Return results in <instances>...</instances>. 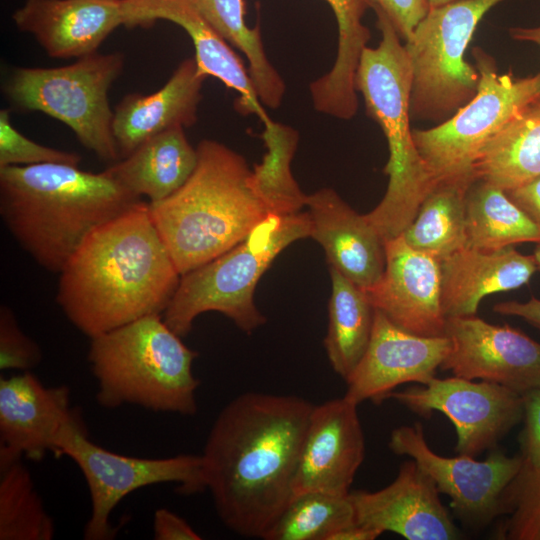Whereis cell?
Listing matches in <instances>:
<instances>
[{"mask_svg":"<svg viewBox=\"0 0 540 540\" xmlns=\"http://www.w3.org/2000/svg\"><path fill=\"white\" fill-rule=\"evenodd\" d=\"M313 407L299 396L250 391L220 411L201 456L206 489L229 530L263 538L282 514Z\"/></svg>","mask_w":540,"mask_h":540,"instance_id":"1","label":"cell"},{"mask_svg":"<svg viewBox=\"0 0 540 540\" xmlns=\"http://www.w3.org/2000/svg\"><path fill=\"white\" fill-rule=\"evenodd\" d=\"M59 275L57 303L90 338L163 314L181 278L145 201L95 228Z\"/></svg>","mask_w":540,"mask_h":540,"instance_id":"2","label":"cell"},{"mask_svg":"<svg viewBox=\"0 0 540 540\" xmlns=\"http://www.w3.org/2000/svg\"><path fill=\"white\" fill-rule=\"evenodd\" d=\"M142 198L105 170L43 163L0 167V215L18 244L43 268L59 273L98 226Z\"/></svg>","mask_w":540,"mask_h":540,"instance_id":"3","label":"cell"},{"mask_svg":"<svg viewBox=\"0 0 540 540\" xmlns=\"http://www.w3.org/2000/svg\"><path fill=\"white\" fill-rule=\"evenodd\" d=\"M189 179L173 194L148 202L153 222L181 275L243 241L269 214L253 192L245 158L203 139Z\"/></svg>","mask_w":540,"mask_h":540,"instance_id":"4","label":"cell"},{"mask_svg":"<svg viewBox=\"0 0 540 540\" xmlns=\"http://www.w3.org/2000/svg\"><path fill=\"white\" fill-rule=\"evenodd\" d=\"M381 41L366 47L356 74L355 89L363 96L367 114L380 126L388 144L384 173L389 177L380 203L365 217L383 241L401 235L437 183L413 139L410 127L411 65L404 44L379 10Z\"/></svg>","mask_w":540,"mask_h":540,"instance_id":"5","label":"cell"},{"mask_svg":"<svg viewBox=\"0 0 540 540\" xmlns=\"http://www.w3.org/2000/svg\"><path fill=\"white\" fill-rule=\"evenodd\" d=\"M88 362L96 401L106 408L136 405L153 412L193 416L199 380L187 347L162 314L139 318L90 338Z\"/></svg>","mask_w":540,"mask_h":540,"instance_id":"6","label":"cell"},{"mask_svg":"<svg viewBox=\"0 0 540 540\" xmlns=\"http://www.w3.org/2000/svg\"><path fill=\"white\" fill-rule=\"evenodd\" d=\"M308 212L267 216L240 243L181 275L163 312L166 324L187 335L202 313L215 311L251 333L266 322L254 302L256 285L274 259L291 243L310 237Z\"/></svg>","mask_w":540,"mask_h":540,"instance_id":"7","label":"cell"},{"mask_svg":"<svg viewBox=\"0 0 540 540\" xmlns=\"http://www.w3.org/2000/svg\"><path fill=\"white\" fill-rule=\"evenodd\" d=\"M123 67L122 54L98 52L65 66L18 67L7 77L4 94L19 109L61 121L86 149L112 164L121 156L108 93Z\"/></svg>","mask_w":540,"mask_h":540,"instance_id":"8","label":"cell"},{"mask_svg":"<svg viewBox=\"0 0 540 540\" xmlns=\"http://www.w3.org/2000/svg\"><path fill=\"white\" fill-rule=\"evenodd\" d=\"M505 0H458L430 7L404 46L412 73L410 116L442 123L476 94L480 76L465 59L483 17Z\"/></svg>","mask_w":540,"mask_h":540,"instance_id":"9","label":"cell"},{"mask_svg":"<svg viewBox=\"0 0 540 540\" xmlns=\"http://www.w3.org/2000/svg\"><path fill=\"white\" fill-rule=\"evenodd\" d=\"M480 80L475 96L453 116L429 129H414L413 139L433 179L475 178L484 148L528 104L540 98V73L518 78L499 74L495 59L473 49Z\"/></svg>","mask_w":540,"mask_h":540,"instance_id":"10","label":"cell"},{"mask_svg":"<svg viewBox=\"0 0 540 540\" xmlns=\"http://www.w3.org/2000/svg\"><path fill=\"white\" fill-rule=\"evenodd\" d=\"M55 456L71 458L86 480L91 499L83 533L86 540L114 538L111 514L123 498L138 489L161 483H175L184 494L206 489L201 455L140 458L111 452L89 439L77 411L57 439Z\"/></svg>","mask_w":540,"mask_h":540,"instance_id":"11","label":"cell"},{"mask_svg":"<svg viewBox=\"0 0 540 540\" xmlns=\"http://www.w3.org/2000/svg\"><path fill=\"white\" fill-rule=\"evenodd\" d=\"M389 398L425 418L434 411L444 414L456 431L455 452L471 457L494 449L524 414L522 394L457 376L434 377L425 385L393 391Z\"/></svg>","mask_w":540,"mask_h":540,"instance_id":"12","label":"cell"},{"mask_svg":"<svg viewBox=\"0 0 540 540\" xmlns=\"http://www.w3.org/2000/svg\"><path fill=\"white\" fill-rule=\"evenodd\" d=\"M388 446L396 455L413 459L450 498L455 515L472 527L485 526L501 515L503 495L524 463L521 454L508 456L497 449L483 461L439 455L428 445L420 422L392 430Z\"/></svg>","mask_w":540,"mask_h":540,"instance_id":"13","label":"cell"},{"mask_svg":"<svg viewBox=\"0 0 540 540\" xmlns=\"http://www.w3.org/2000/svg\"><path fill=\"white\" fill-rule=\"evenodd\" d=\"M445 335L451 349L442 370L519 394L540 388V343L521 330L470 315L446 318Z\"/></svg>","mask_w":540,"mask_h":540,"instance_id":"14","label":"cell"},{"mask_svg":"<svg viewBox=\"0 0 540 540\" xmlns=\"http://www.w3.org/2000/svg\"><path fill=\"white\" fill-rule=\"evenodd\" d=\"M450 349L448 336L410 333L375 309L369 345L346 380L344 396L358 405L367 400L380 404L402 384L425 385L436 377Z\"/></svg>","mask_w":540,"mask_h":540,"instance_id":"15","label":"cell"},{"mask_svg":"<svg viewBox=\"0 0 540 540\" xmlns=\"http://www.w3.org/2000/svg\"><path fill=\"white\" fill-rule=\"evenodd\" d=\"M385 268L363 289L374 309L420 336H444L439 260L410 247L402 235L385 241Z\"/></svg>","mask_w":540,"mask_h":540,"instance_id":"16","label":"cell"},{"mask_svg":"<svg viewBox=\"0 0 540 540\" xmlns=\"http://www.w3.org/2000/svg\"><path fill=\"white\" fill-rule=\"evenodd\" d=\"M433 479L413 460L404 461L396 478L374 491H353L355 521L379 533L408 540H456L461 533Z\"/></svg>","mask_w":540,"mask_h":540,"instance_id":"17","label":"cell"},{"mask_svg":"<svg viewBox=\"0 0 540 540\" xmlns=\"http://www.w3.org/2000/svg\"><path fill=\"white\" fill-rule=\"evenodd\" d=\"M76 410L66 386L46 387L30 371L0 377V467L23 456L56 454V442Z\"/></svg>","mask_w":540,"mask_h":540,"instance_id":"18","label":"cell"},{"mask_svg":"<svg viewBox=\"0 0 540 540\" xmlns=\"http://www.w3.org/2000/svg\"><path fill=\"white\" fill-rule=\"evenodd\" d=\"M357 406L343 396L313 407L293 481V495L310 490L350 492L365 457Z\"/></svg>","mask_w":540,"mask_h":540,"instance_id":"19","label":"cell"},{"mask_svg":"<svg viewBox=\"0 0 540 540\" xmlns=\"http://www.w3.org/2000/svg\"><path fill=\"white\" fill-rule=\"evenodd\" d=\"M125 26L148 25L167 20L182 27L193 41L199 72L213 76L238 93L235 107L243 114H256L264 126L268 117L253 82L228 42L210 25L192 0H123Z\"/></svg>","mask_w":540,"mask_h":540,"instance_id":"20","label":"cell"},{"mask_svg":"<svg viewBox=\"0 0 540 540\" xmlns=\"http://www.w3.org/2000/svg\"><path fill=\"white\" fill-rule=\"evenodd\" d=\"M54 58H81L125 25L122 0H27L12 16Z\"/></svg>","mask_w":540,"mask_h":540,"instance_id":"21","label":"cell"},{"mask_svg":"<svg viewBox=\"0 0 540 540\" xmlns=\"http://www.w3.org/2000/svg\"><path fill=\"white\" fill-rule=\"evenodd\" d=\"M310 237L334 268L361 289L375 284L385 268V242L365 214L353 210L333 189L307 195Z\"/></svg>","mask_w":540,"mask_h":540,"instance_id":"22","label":"cell"},{"mask_svg":"<svg viewBox=\"0 0 540 540\" xmlns=\"http://www.w3.org/2000/svg\"><path fill=\"white\" fill-rule=\"evenodd\" d=\"M206 78L199 72L195 57L187 58L156 92L125 96L113 117V135L121 158L165 130L194 125Z\"/></svg>","mask_w":540,"mask_h":540,"instance_id":"23","label":"cell"},{"mask_svg":"<svg viewBox=\"0 0 540 540\" xmlns=\"http://www.w3.org/2000/svg\"><path fill=\"white\" fill-rule=\"evenodd\" d=\"M446 318L475 315L488 295L518 289L538 271L532 255L509 246L495 251L463 248L439 260Z\"/></svg>","mask_w":540,"mask_h":540,"instance_id":"24","label":"cell"},{"mask_svg":"<svg viewBox=\"0 0 540 540\" xmlns=\"http://www.w3.org/2000/svg\"><path fill=\"white\" fill-rule=\"evenodd\" d=\"M197 161V148L189 143L184 127L178 126L147 139L105 171L130 192L152 203L177 191L192 175Z\"/></svg>","mask_w":540,"mask_h":540,"instance_id":"25","label":"cell"},{"mask_svg":"<svg viewBox=\"0 0 540 540\" xmlns=\"http://www.w3.org/2000/svg\"><path fill=\"white\" fill-rule=\"evenodd\" d=\"M338 24V50L332 69L309 88L315 109L338 119H351L358 109L355 74L370 39L362 23L369 0H326Z\"/></svg>","mask_w":540,"mask_h":540,"instance_id":"26","label":"cell"},{"mask_svg":"<svg viewBox=\"0 0 540 540\" xmlns=\"http://www.w3.org/2000/svg\"><path fill=\"white\" fill-rule=\"evenodd\" d=\"M473 174L504 191L540 176V98L517 113L488 143Z\"/></svg>","mask_w":540,"mask_h":540,"instance_id":"27","label":"cell"},{"mask_svg":"<svg viewBox=\"0 0 540 540\" xmlns=\"http://www.w3.org/2000/svg\"><path fill=\"white\" fill-rule=\"evenodd\" d=\"M466 247L495 251L540 244V226L498 186L474 178L466 193Z\"/></svg>","mask_w":540,"mask_h":540,"instance_id":"28","label":"cell"},{"mask_svg":"<svg viewBox=\"0 0 540 540\" xmlns=\"http://www.w3.org/2000/svg\"><path fill=\"white\" fill-rule=\"evenodd\" d=\"M329 323L324 347L332 369L345 381L369 345L375 309L363 289L330 268Z\"/></svg>","mask_w":540,"mask_h":540,"instance_id":"29","label":"cell"},{"mask_svg":"<svg viewBox=\"0 0 540 540\" xmlns=\"http://www.w3.org/2000/svg\"><path fill=\"white\" fill-rule=\"evenodd\" d=\"M474 178L437 181L401 234L415 250L441 260L466 247V193Z\"/></svg>","mask_w":540,"mask_h":540,"instance_id":"30","label":"cell"},{"mask_svg":"<svg viewBox=\"0 0 540 540\" xmlns=\"http://www.w3.org/2000/svg\"><path fill=\"white\" fill-rule=\"evenodd\" d=\"M210 25L247 58L249 75L265 106L277 109L285 94V83L268 59L260 29L245 20V0H192Z\"/></svg>","mask_w":540,"mask_h":540,"instance_id":"31","label":"cell"},{"mask_svg":"<svg viewBox=\"0 0 540 540\" xmlns=\"http://www.w3.org/2000/svg\"><path fill=\"white\" fill-rule=\"evenodd\" d=\"M267 152L251 170L250 186L269 215L288 216L306 206L305 195L291 172L298 133L289 126L271 122L261 135Z\"/></svg>","mask_w":540,"mask_h":540,"instance_id":"32","label":"cell"},{"mask_svg":"<svg viewBox=\"0 0 540 540\" xmlns=\"http://www.w3.org/2000/svg\"><path fill=\"white\" fill-rule=\"evenodd\" d=\"M354 521L350 492L304 491L293 495L262 539L329 540L337 530Z\"/></svg>","mask_w":540,"mask_h":540,"instance_id":"33","label":"cell"},{"mask_svg":"<svg viewBox=\"0 0 540 540\" xmlns=\"http://www.w3.org/2000/svg\"><path fill=\"white\" fill-rule=\"evenodd\" d=\"M55 524L21 460L0 467V540H51Z\"/></svg>","mask_w":540,"mask_h":540,"instance_id":"34","label":"cell"},{"mask_svg":"<svg viewBox=\"0 0 540 540\" xmlns=\"http://www.w3.org/2000/svg\"><path fill=\"white\" fill-rule=\"evenodd\" d=\"M501 515L507 519L499 529L500 538L540 540V468L523 463L503 495Z\"/></svg>","mask_w":540,"mask_h":540,"instance_id":"35","label":"cell"},{"mask_svg":"<svg viewBox=\"0 0 540 540\" xmlns=\"http://www.w3.org/2000/svg\"><path fill=\"white\" fill-rule=\"evenodd\" d=\"M81 156L41 145L19 132L12 124L9 109L0 110V167L62 163L78 166Z\"/></svg>","mask_w":540,"mask_h":540,"instance_id":"36","label":"cell"},{"mask_svg":"<svg viewBox=\"0 0 540 540\" xmlns=\"http://www.w3.org/2000/svg\"><path fill=\"white\" fill-rule=\"evenodd\" d=\"M42 360L38 344L19 327L7 306L0 310V369L30 371Z\"/></svg>","mask_w":540,"mask_h":540,"instance_id":"37","label":"cell"},{"mask_svg":"<svg viewBox=\"0 0 540 540\" xmlns=\"http://www.w3.org/2000/svg\"><path fill=\"white\" fill-rule=\"evenodd\" d=\"M370 8L381 11L401 40L407 41L430 9L429 0H369Z\"/></svg>","mask_w":540,"mask_h":540,"instance_id":"38","label":"cell"},{"mask_svg":"<svg viewBox=\"0 0 540 540\" xmlns=\"http://www.w3.org/2000/svg\"><path fill=\"white\" fill-rule=\"evenodd\" d=\"M524 428L521 434V455L524 464L540 468V388L524 394Z\"/></svg>","mask_w":540,"mask_h":540,"instance_id":"39","label":"cell"},{"mask_svg":"<svg viewBox=\"0 0 540 540\" xmlns=\"http://www.w3.org/2000/svg\"><path fill=\"white\" fill-rule=\"evenodd\" d=\"M153 535L156 540L202 539L185 519L166 508L154 512Z\"/></svg>","mask_w":540,"mask_h":540,"instance_id":"40","label":"cell"},{"mask_svg":"<svg viewBox=\"0 0 540 540\" xmlns=\"http://www.w3.org/2000/svg\"><path fill=\"white\" fill-rule=\"evenodd\" d=\"M505 192L515 204L540 226V176Z\"/></svg>","mask_w":540,"mask_h":540,"instance_id":"41","label":"cell"},{"mask_svg":"<svg viewBox=\"0 0 540 540\" xmlns=\"http://www.w3.org/2000/svg\"><path fill=\"white\" fill-rule=\"evenodd\" d=\"M494 312L501 315L516 316L540 331V299L532 296L525 302L515 300L494 305Z\"/></svg>","mask_w":540,"mask_h":540,"instance_id":"42","label":"cell"},{"mask_svg":"<svg viewBox=\"0 0 540 540\" xmlns=\"http://www.w3.org/2000/svg\"><path fill=\"white\" fill-rule=\"evenodd\" d=\"M381 533L356 521L337 530L329 540H375Z\"/></svg>","mask_w":540,"mask_h":540,"instance_id":"43","label":"cell"},{"mask_svg":"<svg viewBox=\"0 0 540 540\" xmlns=\"http://www.w3.org/2000/svg\"><path fill=\"white\" fill-rule=\"evenodd\" d=\"M509 34L515 40L532 42L540 46V26L512 27L509 29Z\"/></svg>","mask_w":540,"mask_h":540,"instance_id":"44","label":"cell"},{"mask_svg":"<svg viewBox=\"0 0 540 540\" xmlns=\"http://www.w3.org/2000/svg\"><path fill=\"white\" fill-rule=\"evenodd\" d=\"M533 256L535 259L537 270L540 272V244H537V247L535 248L533 252Z\"/></svg>","mask_w":540,"mask_h":540,"instance_id":"45","label":"cell"},{"mask_svg":"<svg viewBox=\"0 0 540 540\" xmlns=\"http://www.w3.org/2000/svg\"><path fill=\"white\" fill-rule=\"evenodd\" d=\"M455 1H458V0H429V3H430V7H436V6L448 4Z\"/></svg>","mask_w":540,"mask_h":540,"instance_id":"46","label":"cell"}]
</instances>
